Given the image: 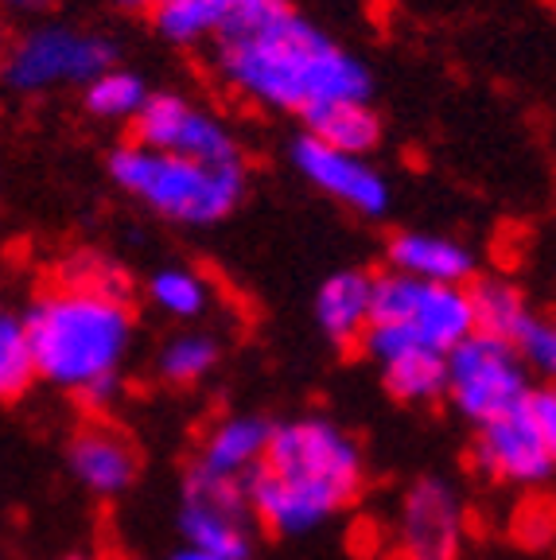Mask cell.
I'll return each instance as SVG.
<instances>
[{
	"label": "cell",
	"mask_w": 556,
	"mask_h": 560,
	"mask_svg": "<svg viewBox=\"0 0 556 560\" xmlns=\"http://www.w3.org/2000/svg\"><path fill=\"white\" fill-rule=\"evenodd\" d=\"M215 67L238 94L300 114L327 102H370L374 74L292 4L215 35Z\"/></svg>",
	"instance_id": "obj_1"
},
{
	"label": "cell",
	"mask_w": 556,
	"mask_h": 560,
	"mask_svg": "<svg viewBox=\"0 0 556 560\" xmlns=\"http://www.w3.org/2000/svg\"><path fill=\"white\" fill-rule=\"evenodd\" d=\"M362 447L323 417L277 424L262 467L250 475L253 522L273 537H296L343 514L362 494Z\"/></svg>",
	"instance_id": "obj_2"
},
{
	"label": "cell",
	"mask_w": 556,
	"mask_h": 560,
	"mask_svg": "<svg viewBox=\"0 0 556 560\" xmlns=\"http://www.w3.org/2000/svg\"><path fill=\"white\" fill-rule=\"evenodd\" d=\"M24 327L39 377L82 394L86 385L117 374L132 339V312L86 289H55L27 307Z\"/></svg>",
	"instance_id": "obj_3"
},
{
	"label": "cell",
	"mask_w": 556,
	"mask_h": 560,
	"mask_svg": "<svg viewBox=\"0 0 556 560\" xmlns=\"http://www.w3.org/2000/svg\"><path fill=\"white\" fill-rule=\"evenodd\" d=\"M109 175L125 195L140 199L160 219L183 226H215L245 199V164H207V160L152 152L121 144L109 156Z\"/></svg>",
	"instance_id": "obj_4"
},
{
	"label": "cell",
	"mask_w": 556,
	"mask_h": 560,
	"mask_svg": "<svg viewBox=\"0 0 556 560\" xmlns=\"http://www.w3.org/2000/svg\"><path fill=\"white\" fill-rule=\"evenodd\" d=\"M530 394V366L513 342L475 331L448 354V401L478 429L518 412Z\"/></svg>",
	"instance_id": "obj_5"
},
{
	"label": "cell",
	"mask_w": 556,
	"mask_h": 560,
	"mask_svg": "<svg viewBox=\"0 0 556 560\" xmlns=\"http://www.w3.org/2000/svg\"><path fill=\"white\" fill-rule=\"evenodd\" d=\"M117 67V44L97 32H74V27H35L20 35L4 62V79L12 90H47L74 82L86 90L105 70Z\"/></svg>",
	"instance_id": "obj_6"
},
{
	"label": "cell",
	"mask_w": 556,
	"mask_h": 560,
	"mask_svg": "<svg viewBox=\"0 0 556 560\" xmlns=\"http://www.w3.org/2000/svg\"><path fill=\"white\" fill-rule=\"evenodd\" d=\"M132 144L172 156L207 160V164H238V140L222 121L192 105L179 94H152L132 121Z\"/></svg>",
	"instance_id": "obj_7"
},
{
	"label": "cell",
	"mask_w": 556,
	"mask_h": 560,
	"mask_svg": "<svg viewBox=\"0 0 556 560\" xmlns=\"http://www.w3.org/2000/svg\"><path fill=\"white\" fill-rule=\"evenodd\" d=\"M471 467L483 479L510 482V487H537L556 471L545 436L537 432L525 405L502 420H490L471 440Z\"/></svg>",
	"instance_id": "obj_8"
},
{
	"label": "cell",
	"mask_w": 556,
	"mask_h": 560,
	"mask_svg": "<svg viewBox=\"0 0 556 560\" xmlns=\"http://www.w3.org/2000/svg\"><path fill=\"white\" fill-rule=\"evenodd\" d=\"M292 164L312 187H320L323 195L339 199L343 207L358 210L366 219H382L390 210V184L370 160L331 149L323 140L300 132L292 140Z\"/></svg>",
	"instance_id": "obj_9"
},
{
	"label": "cell",
	"mask_w": 556,
	"mask_h": 560,
	"mask_svg": "<svg viewBox=\"0 0 556 560\" xmlns=\"http://www.w3.org/2000/svg\"><path fill=\"white\" fill-rule=\"evenodd\" d=\"M463 506L452 482L425 475L401 502V560H460Z\"/></svg>",
	"instance_id": "obj_10"
},
{
	"label": "cell",
	"mask_w": 556,
	"mask_h": 560,
	"mask_svg": "<svg viewBox=\"0 0 556 560\" xmlns=\"http://www.w3.org/2000/svg\"><path fill=\"white\" fill-rule=\"evenodd\" d=\"M67 467L70 475L94 494H125L140 475V452L117 424L94 417L86 420L67 444Z\"/></svg>",
	"instance_id": "obj_11"
},
{
	"label": "cell",
	"mask_w": 556,
	"mask_h": 560,
	"mask_svg": "<svg viewBox=\"0 0 556 560\" xmlns=\"http://www.w3.org/2000/svg\"><path fill=\"white\" fill-rule=\"evenodd\" d=\"M315 324L335 347L362 342L374 324V277L362 269H339L315 292Z\"/></svg>",
	"instance_id": "obj_12"
},
{
	"label": "cell",
	"mask_w": 556,
	"mask_h": 560,
	"mask_svg": "<svg viewBox=\"0 0 556 560\" xmlns=\"http://www.w3.org/2000/svg\"><path fill=\"white\" fill-rule=\"evenodd\" d=\"M273 436H277V424L269 417H253V412L227 417L207 432L192 464H199L210 475H227V479H250L262 467Z\"/></svg>",
	"instance_id": "obj_13"
},
{
	"label": "cell",
	"mask_w": 556,
	"mask_h": 560,
	"mask_svg": "<svg viewBox=\"0 0 556 560\" xmlns=\"http://www.w3.org/2000/svg\"><path fill=\"white\" fill-rule=\"evenodd\" d=\"M413 335L420 339V347L440 350V354H452L463 339L478 331L475 327V304H471V292L460 284H420L417 307L409 315Z\"/></svg>",
	"instance_id": "obj_14"
},
{
	"label": "cell",
	"mask_w": 556,
	"mask_h": 560,
	"mask_svg": "<svg viewBox=\"0 0 556 560\" xmlns=\"http://www.w3.org/2000/svg\"><path fill=\"white\" fill-rule=\"evenodd\" d=\"M390 269L428 284H460L467 289L475 277V254L467 245L440 234H397L390 242Z\"/></svg>",
	"instance_id": "obj_15"
},
{
	"label": "cell",
	"mask_w": 556,
	"mask_h": 560,
	"mask_svg": "<svg viewBox=\"0 0 556 560\" xmlns=\"http://www.w3.org/2000/svg\"><path fill=\"white\" fill-rule=\"evenodd\" d=\"M304 132L331 149L350 152V156H362V152H374L378 140H382V117L370 109V102H327L308 109Z\"/></svg>",
	"instance_id": "obj_16"
},
{
	"label": "cell",
	"mask_w": 556,
	"mask_h": 560,
	"mask_svg": "<svg viewBox=\"0 0 556 560\" xmlns=\"http://www.w3.org/2000/svg\"><path fill=\"white\" fill-rule=\"evenodd\" d=\"M253 517H238L227 510L202 506V502H183L179 506V534L187 549L215 552L227 560H250L253 552Z\"/></svg>",
	"instance_id": "obj_17"
},
{
	"label": "cell",
	"mask_w": 556,
	"mask_h": 560,
	"mask_svg": "<svg viewBox=\"0 0 556 560\" xmlns=\"http://www.w3.org/2000/svg\"><path fill=\"white\" fill-rule=\"evenodd\" d=\"M385 394L397 405H436L448 397V354L440 350H409L382 366Z\"/></svg>",
	"instance_id": "obj_18"
},
{
	"label": "cell",
	"mask_w": 556,
	"mask_h": 560,
	"mask_svg": "<svg viewBox=\"0 0 556 560\" xmlns=\"http://www.w3.org/2000/svg\"><path fill=\"white\" fill-rule=\"evenodd\" d=\"M471 304H475V327L483 335H495V339L513 342V335L522 331V324L530 319V304L510 280L498 277H478L467 284Z\"/></svg>",
	"instance_id": "obj_19"
},
{
	"label": "cell",
	"mask_w": 556,
	"mask_h": 560,
	"mask_svg": "<svg viewBox=\"0 0 556 560\" xmlns=\"http://www.w3.org/2000/svg\"><path fill=\"white\" fill-rule=\"evenodd\" d=\"M148 97H152V90L144 86V79L121 67L105 70L102 79H94L82 90V105L94 117H109V121H125V117L137 121L140 109L148 105Z\"/></svg>",
	"instance_id": "obj_20"
},
{
	"label": "cell",
	"mask_w": 556,
	"mask_h": 560,
	"mask_svg": "<svg viewBox=\"0 0 556 560\" xmlns=\"http://www.w3.org/2000/svg\"><path fill=\"white\" fill-rule=\"evenodd\" d=\"M35 377H39V366H35V350L32 339H27L24 315L4 312V319H0V397L9 405L20 401L32 389Z\"/></svg>",
	"instance_id": "obj_21"
},
{
	"label": "cell",
	"mask_w": 556,
	"mask_h": 560,
	"mask_svg": "<svg viewBox=\"0 0 556 560\" xmlns=\"http://www.w3.org/2000/svg\"><path fill=\"white\" fill-rule=\"evenodd\" d=\"M218 362V342L215 335L202 331H179L160 347L157 374L167 385H195L215 370Z\"/></svg>",
	"instance_id": "obj_22"
},
{
	"label": "cell",
	"mask_w": 556,
	"mask_h": 560,
	"mask_svg": "<svg viewBox=\"0 0 556 560\" xmlns=\"http://www.w3.org/2000/svg\"><path fill=\"white\" fill-rule=\"evenodd\" d=\"M152 27H157V35H164L167 44L187 47L218 35L222 16L210 0H160L152 9Z\"/></svg>",
	"instance_id": "obj_23"
},
{
	"label": "cell",
	"mask_w": 556,
	"mask_h": 560,
	"mask_svg": "<svg viewBox=\"0 0 556 560\" xmlns=\"http://www.w3.org/2000/svg\"><path fill=\"white\" fill-rule=\"evenodd\" d=\"M148 296L160 312L175 315V319H195L207 307V284H202L199 272L172 265V269H160L148 280Z\"/></svg>",
	"instance_id": "obj_24"
},
{
	"label": "cell",
	"mask_w": 556,
	"mask_h": 560,
	"mask_svg": "<svg viewBox=\"0 0 556 560\" xmlns=\"http://www.w3.org/2000/svg\"><path fill=\"white\" fill-rule=\"evenodd\" d=\"M513 347L525 359V366L537 370L545 382H556V315L530 312L522 331L513 335Z\"/></svg>",
	"instance_id": "obj_25"
},
{
	"label": "cell",
	"mask_w": 556,
	"mask_h": 560,
	"mask_svg": "<svg viewBox=\"0 0 556 560\" xmlns=\"http://www.w3.org/2000/svg\"><path fill=\"white\" fill-rule=\"evenodd\" d=\"M525 412L533 417L537 432L545 436L548 452L556 459V382H545V385H533L530 401H525Z\"/></svg>",
	"instance_id": "obj_26"
},
{
	"label": "cell",
	"mask_w": 556,
	"mask_h": 560,
	"mask_svg": "<svg viewBox=\"0 0 556 560\" xmlns=\"http://www.w3.org/2000/svg\"><path fill=\"white\" fill-rule=\"evenodd\" d=\"M541 529V549L548 541H556V506L553 502H525L518 514H513V537L525 534V529Z\"/></svg>",
	"instance_id": "obj_27"
},
{
	"label": "cell",
	"mask_w": 556,
	"mask_h": 560,
	"mask_svg": "<svg viewBox=\"0 0 556 560\" xmlns=\"http://www.w3.org/2000/svg\"><path fill=\"white\" fill-rule=\"evenodd\" d=\"M117 394H121V382H117V374H109V377H102V382L86 385L79 394V401H82V409H90V412H105V405L114 401Z\"/></svg>",
	"instance_id": "obj_28"
},
{
	"label": "cell",
	"mask_w": 556,
	"mask_h": 560,
	"mask_svg": "<svg viewBox=\"0 0 556 560\" xmlns=\"http://www.w3.org/2000/svg\"><path fill=\"white\" fill-rule=\"evenodd\" d=\"M9 9H16V12H47L55 4V0H4Z\"/></svg>",
	"instance_id": "obj_29"
},
{
	"label": "cell",
	"mask_w": 556,
	"mask_h": 560,
	"mask_svg": "<svg viewBox=\"0 0 556 560\" xmlns=\"http://www.w3.org/2000/svg\"><path fill=\"white\" fill-rule=\"evenodd\" d=\"M117 9H129V12H152L157 9V0H114Z\"/></svg>",
	"instance_id": "obj_30"
},
{
	"label": "cell",
	"mask_w": 556,
	"mask_h": 560,
	"mask_svg": "<svg viewBox=\"0 0 556 560\" xmlns=\"http://www.w3.org/2000/svg\"><path fill=\"white\" fill-rule=\"evenodd\" d=\"M172 560H227V557H215V552H202V549H179Z\"/></svg>",
	"instance_id": "obj_31"
},
{
	"label": "cell",
	"mask_w": 556,
	"mask_h": 560,
	"mask_svg": "<svg viewBox=\"0 0 556 560\" xmlns=\"http://www.w3.org/2000/svg\"><path fill=\"white\" fill-rule=\"evenodd\" d=\"M62 560H90V557H62Z\"/></svg>",
	"instance_id": "obj_32"
},
{
	"label": "cell",
	"mask_w": 556,
	"mask_h": 560,
	"mask_svg": "<svg viewBox=\"0 0 556 560\" xmlns=\"http://www.w3.org/2000/svg\"><path fill=\"white\" fill-rule=\"evenodd\" d=\"M114 560H132V557H114Z\"/></svg>",
	"instance_id": "obj_33"
}]
</instances>
